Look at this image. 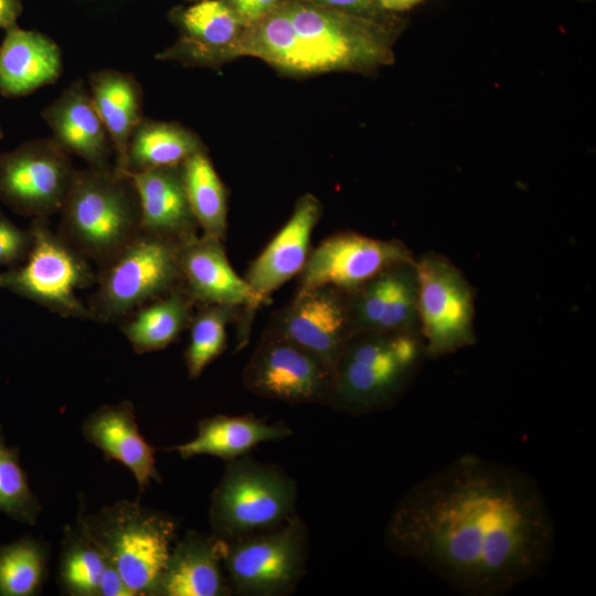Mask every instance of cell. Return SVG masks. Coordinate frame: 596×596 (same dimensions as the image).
Here are the masks:
<instances>
[{"label": "cell", "mask_w": 596, "mask_h": 596, "mask_svg": "<svg viewBox=\"0 0 596 596\" xmlns=\"http://www.w3.org/2000/svg\"><path fill=\"white\" fill-rule=\"evenodd\" d=\"M41 116L51 129L53 140L68 155L81 158L91 169L114 167L110 163L115 152L111 139L82 79L63 89L43 108Z\"/></svg>", "instance_id": "obj_19"}, {"label": "cell", "mask_w": 596, "mask_h": 596, "mask_svg": "<svg viewBox=\"0 0 596 596\" xmlns=\"http://www.w3.org/2000/svg\"><path fill=\"white\" fill-rule=\"evenodd\" d=\"M308 531L295 514L284 523L223 541V567L231 590L246 596L290 594L306 570Z\"/></svg>", "instance_id": "obj_9"}, {"label": "cell", "mask_w": 596, "mask_h": 596, "mask_svg": "<svg viewBox=\"0 0 596 596\" xmlns=\"http://www.w3.org/2000/svg\"><path fill=\"white\" fill-rule=\"evenodd\" d=\"M425 356L418 332L352 333L333 369L329 406L364 415L393 406Z\"/></svg>", "instance_id": "obj_3"}, {"label": "cell", "mask_w": 596, "mask_h": 596, "mask_svg": "<svg viewBox=\"0 0 596 596\" xmlns=\"http://www.w3.org/2000/svg\"><path fill=\"white\" fill-rule=\"evenodd\" d=\"M322 212V203L316 195L309 192L300 195L290 217L251 263L244 279L254 296L253 315L272 294L301 273Z\"/></svg>", "instance_id": "obj_17"}, {"label": "cell", "mask_w": 596, "mask_h": 596, "mask_svg": "<svg viewBox=\"0 0 596 596\" xmlns=\"http://www.w3.org/2000/svg\"><path fill=\"white\" fill-rule=\"evenodd\" d=\"M109 561L76 520L64 528L56 572L60 590L67 596H98Z\"/></svg>", "instance_id": "obj_29"}, {"label": "cell", "mask_w": 596, "mask_h": 596, "mask_svg": "<svg viewBox=\"0 0 596 596\" xmlns=\"http://www.w3.org/2000/svg\"><path fill=\"white\" fill-rule=\"evenodd\" d=\"M222 557V540L187 531L172 546L156 596L230 595Z\"/></svg>", "instance_id": "obj_22"}, {"label": "cell", "mask_w": 596, "mask_h": 596, "mask_svg": "<svg viewBox=\"0 0 596 596\" xmlns=\"http://www.w3.org/2000/svg\"><path fill=\"white\" fill-rule=\"evenodd\" d=\"M98 596H135L118 571L110 564L106 566L98 587Z\"/></svg>", "instance_id": "obj_36"}, {"label": "cell", "mask_w": 596, "mask_h": 596, "mask_svg": "<svg viewBox=\"0 0 596 596\" xmlns=\"http://www.w3.org/2000/svg\"><path fill=\"white\" fill-rule=\"evenodd\" d=\"M380 8L390 14L407 11L425 0H376Z\"/></svg>", "instance_id": "obj_38"}, {"label": "cell", "mask_w": 596, "mask_h": 596, "mask_svg": "<svg viewBox=\"0 0 596 596\" xmlns=\"http://www.w3.org/2000/svg\"><path fill=\"white\" fill-rule=\"evenodd\" d=\"M29 230L32 245L23 263L0 273V287L63 318L92 320L77 290L96 284L92 263L50 226L49 217H34Z\"/></svg>", "instance_id": "obj_7"}, {"label": "cell", "mask_w": 596, "mask_h": 596, "mask_svg": "<svg viewBox=\"0 0 596 596\" xmlns=\"http://www.w3.org/2000/svg\"><path fill=\"white\" fill-rule=\"evenodd\" d=\"M397 17L372 20L287 0L247 28L241 57H256L289 77L326 73L371 74L394 62L393 45L403 29Z\"/></svg>", "instance_id": "obj_2"}, {"label": "cell", "mask_w": 596, "mask_h": 596, "mask_svg": "<svg viewBox=\"0 0 596 596\" xmlns=\"http://www.w3.org/2000/svg\"><path fill=\"white\" fill-rule=\"evenodd\" d=\"M285 338L320 359L332 372L352 334L348 292L333 286L296 291L265 329Z\"/></svg>", "instance_id": "obj_14"}, {"label": "cell", "mask_w": 596, "mask_h": 596, "mask_svg": "<svg viewBox=\"0 0 596 596\" xmlns=\"http://www.w3.org/2000/svg\"><path fill=\"white\" fill-rule=\"evenodd\" d=\"M415 259L394 264L348 292L352 333L418 332Z\"/></svg>", "instance_id": "obj_18"}, {"label": "cell", "mask_w": 596, "mask_h": 596, "mask_svg": "<svg viewBox=\"0 0 596 596\" xmlns=\"http://www.w3.org/2000/svg\"><path fill=\"white\" fill-rule=\"evenodd\" d=\"M415 268L425 356L436 359L475 343L473 294L462 273L435 253L415 260Z\"/></svg>", "instance_id": "obj_10"}, {"label": "cell", "mask_w": 596, "mask_h": 596, "mask_svg": "<svg viewBox=\"0 0 596 596\" xmlns=\"http://www.w3.org/2000/svg\"><path fill=\"white\" fill-rule=\"evenodd\" d=\"M318 7L341 11L372 20H391L396 14L384 12L376 0H301Z\"/></svg>", "instance_id": "obj_34"}, {"label": "cell", "mask_w": 596, "mask_h": 596, "mask_svg": "<svg viewBox=\"0 0 596 596\" xmlns=\"http://www.w3.org/2000/svg\"><path fill=\"white\" fill-rule=\"evenodd\" d=\"M0 512L23 524L34 525L42 505L31 490L17 447L6 443L0 424Z\"/></svg>", "instance_id": "obj_32"}, {"label": "cell", "mask_w": 596, "mask_h": 596, "mask_svg": "<svg viewBox=\"0 0 596 596\" xmlns=\"http://www.w3.org/2000/svg\"><path fill=\"white\" fill-rule=\"evenodd\" d=\"M189 324L184 351L188 376L198 379L226 349V327L238 320L242 308L225 304L199 305Z\"/></svg>", "instance_id": "obj_31"}, {"label": "cell", "mask_w": 596, "mask_h": 596, "mask_svg": "<svg viewBox=\"0 0 596 596\" xmlns=\"http://www.w3.org/2000/svg\"><path fill=\"white\" fill-rule=\"evenodd\" d=\"M414 260L397 240H379L355 232H340L311 249L298 275L296 291L318 286H333L350 292L383 269Z\"/></svg>", "instance_id": "obj_13"}, {"label": "cell", "mask_w": 596, "mask_h": 596, "mask_svg": "<svg viewBox=\"0 0 596 596\" xmlns=\"http://www.w3.org/2000/svg\"><path fill=\"white\" fill-rule=\"evenodd\" d=\"M200 151H207L206 146L189 127L142 117L129 139L126 173L179 166Z\"/></svg>", "instance_id": "obj_27"}, {"label": "cell", "mask_w": 596, "mask_h": 596, "mask_svg": "<svg viewBox=\"0 0 596 596\" xmlns=\"http://www.w3.org/2000/svg\"><path fill=\"white\" fill-rule=\"evenodd\" d=\"M290 435L291 429L281 423H268L254 415L216 414L199 421L196 435L171 449L183 459L211 455L227 461L246 455L262 443L281 440Z\"/></svg>", "instance_id": "obj_24"}, {"label": "cell", "mask_w": 596, "mask_h": 596, "mask_svg": "<svg viewBox=\"0 0 596 596\" xmlns=\"http://www.w3.org/2000/svg\"><path fill=\"white\" fill-rule=\"evenodd\" d=\"M57 233L96 266L113 259L141 230L138 192L115 167L76 169Z\"/></svg>", "instance_id": "obj_4"}, {"label": "cell", "mask_w": 596, "mask_h": 596, "mask_svg": "<svg viewBox=\"0 0 596 596\" xmlns=\"http://www.w3.org/2000/svg\"><path fill=\"white\" fill-rule=\"evenodd\" d=\"M81 429L83 437L103 453L106 461H118L131 471L139 493L151 481H161L156 449L140 434L131 401L99 406L84 419Z\"/></svg>", "instance_id": "obj_20"}, {"label": "cell", "mask_w": 596, "mask_h": 596, "mask_svg": "<svg viewBox=\"0 0 596 596\" xmlns=\"http://www.w3.org/2000/svg\"><path fill=\"white\" fill-rule=\"evenodd\" d=\"M128 174L138 192L142 232L178 245L199 236L200 227L189 203L181 164Z\"/></svg>", "instance_id": "obj_21"}, {"label": "cell", "mask_w": 596, "mask_h": 596, "mask_svg": "<svg viewBox=\"0 0 596 596\" xmlns=\"http://www.w3.org/2000/svg\"><path fill=\"white\" fill-rule=\"evenodd\" d=\"M240 21L251 28L268 17L287 0H223Z\"/></svg>", "instance_id": "obj_35"}, {"label": "cell", "mask_w": 596, "mask_h": 596, "mask_svg": "<svg viewBox=\"0 0 596 596\" xmlns=\"http://www.w3.org/2000/svg\"><path fill=\"white\" fill-rule=\"evenodd\" d=\"M76 520L100 547L135 596H156L177 540L175 521L138 501L119 500Z\"/></svg>", "instance_id": "obj_5"}, {"label": "cell", "mask_w": 596, "mask_h": 596, "mask_svg": "<svg viewBox=\"0 0 596 596\" xmlns=\"http://www.w3.org/2000/svg\"><path fill=\"white\" fill-rule=\"evenodd\" d=\"M0 43V94L17 98L54 84L62 74L60 46L46 34L18 24Z\"/></svg>", "instance_id": "obj_23"}, {"label": "cell", "mask_w": 596, "mask_h": 596, "mask_svg": "<svg viewBox=\"0 0 596 596\" xmlns=\"http://www.w3.org/2000/svg\"><path fill=\"white\" fill-rule=\"evenodd\" d=\"M177 41L156 54L189 67H217L241 57L247 29L223 0H199L169 12Z\"/></svg>", "instance_id": "obj_15"}, {"label": "cell", "mask_w": 596, "mask_h": 596, "mask_svg": "<svg viewBox=\"0 0 596 596\" xmlns=\"http://www.w3.org/2000/svg\"><path fill=\"white\" fill-rule=\"evenodd\" d=\"M4 138V132L0 123V139Z\"/></svg>", "instance_id": "obj_39"}, {"label": "cell", "mask_w": 596, "mask_h": 596, "mask_svg": "<svg viewBox=\"0 0 596 596\" xmlns=\"http://www.w3.org/2000/svg\"><path fill=\"white\" fill-rule=\"evenodd\" d=\"M21 13L22 0H0V29L15 25Z\"/></svg>", "instance_id": "obj_37"}, {"label": "cell", "mask_w": 596, "mask_h": 596, "mask_svg": "<svg viewBox=\"0 0 596 596\" xmlns=\"http://www.w3.org/2000/svg\"><path fill=\"white\" fill-rule=\"evenodd\" d=\"M195 302L183 285L137 308L120 330L137 354L159 351L189 328Z\"/></svg>", "instance_id": "obj_26"}, {"label": "cell", "mask_w": 596, "mask_h": 596, "mask_svg": "<svg viewBox=\"0 0 596 596\" xmlns=\"http://www.w3.org/2000/svg\"><path fill=\"white\" fill-rule=\"evenodd\" d=\"M179 267L182 285L196 306L225 304L242 308L237 350L244 348L254 320V296L244 277L232 267L223 241L202 234L180 245Z\"/></svg>", "instance_id": "obj_16"}, {"label": "cell", "mask_w": 596, "mask_h": 596, "mask_svg": "<svg viewBox=\"0 0 596 596\" xmlns=\"http://www.w3.org/2000/svg\"><path fill=\"white\" fill-rule=\"evenodd\" d=\"M75 172L52 137L24 141L0 152V200L20 215L50 217L60 213Z\"/></svg>", "instance_id": "obj_11"}, {"label": "cell", "mask_w": 596, "mask_h": 596, "mask_svg": "<svg viewBox=\"0 0 596 596\" xmlns=\"http://www.w3.org/2000/svg\"><path fill=\"white\" fill-rule=\"evenodd\" d=\"M188 1H190V2H194V1H199V0H188Z\"/></svg>", "instance_id": "obj_40"}, {"label": "cell", "mask_w": 596, "mask_h": 596, "mask_svg": "<svg viewBox=\"0 0 596 596\" xmlns=\"http://www.w3.org/2000/svg\"><path fill=\"white\" fill-rule=\"evenodd\" d=\"M385 541L461 594L503 596L544 573L555 528L530 475L464 454L408 489Z\"/></svg>", "instance_id": "obj_1"}, {"label": "cell", "mask_w": 596, "mask_h": 596, "mask_svg": "<svg viewBox=\"0 0 596 596\" xmlns=\"http://www.w3.org/2000/svg\"><path fill=\"white\" fill-rule=\"evenodd\" d=\"M296 499V483L280 467L246 455L227 460L211 496V535L232 541L273 529L295 515Z\"/></svg>", "instance_id": "obj_6"}, {"label": "cell", "mask_w": 596, "mask_h": 596, "mask_svg": "<svg viewBox=\"0 0 596 596\" xmlns=\"http://www.w3.org/2000/svg\"><path fill=\"white\" fill-rule=\"evenodd\" d=\"M333 374L315 354L264 331L243 371L246 390L288 404H330Z\"/></svg>", "instance_id": "obj_12"}, {"label": "cell", "mask_w": 596, "mask_h": 596, "mask_svg": "<svg viewBox=\"0 0 596 596\" xmlns=\"http://www.w3.org/2000/svg\"><path fill=\"white\" fill-rule=\"evenodd\" d=\"M89 93L115 150V169L126 173L130 136L142 119V88L130 73L103 68L89 75Z\"/></svg>", "instance_id": "obj_25"}, {"label": "cell", "mask_w": 596, "mask_h": 596, "mask_svg": "<svg viewBox=\"0 0 596 596\" xmlns=\"http://www.w3.org/2000/svg\"><path fill=\"white\" fill-rule=\"evenodd\" d=\"M50 544L31 535L0 545V596H34L49 574Z\"/></svg>", "instance_id": "obj_30"}, {"label": "cell", "mask_w": 596, "mask_h": 596, "mask_svg": "<svg viewBox=\"0 0 596 596\" xmlns=\"http://www.w3.org/2000/svg\"><path fill=\"white\" fill-rule=\"evenodd\" d=\"M180 245L140 231L113 259L96 269L87 307L92 320L116 322L182 285Z\"/></svg>", "instance_id": "obj_8"}, {"label": "cell", "mask_w": 596, "mask_h": 596, "mask_svg": "<svg viewBox=\"0 0 596 596\" xmlns=\"http://www.w3.org/2000/svg\"><path fill=\"white\" fill-rule=\"evenodd\" d=\"M187 195L204 235L224 241L227 234L228 193L207 151L196 152L181 163Z\"/></svg>", "instance_id": "obj_28"}, {"label": "cell", "mask_w": 596, "mask_h": 596, "mask_svg": "<svg viewBox=\"0 0 596 596\" xmlns=\"http://www.w3.org/2000/svg\"><path fill=\"white\" fill-rule=\"evenodd\" d=\"M32 245V234L14 224L0 210V266L15 267L23 263Z\"/></svg>", "instance_id": "obj_33"}]
</instances>
